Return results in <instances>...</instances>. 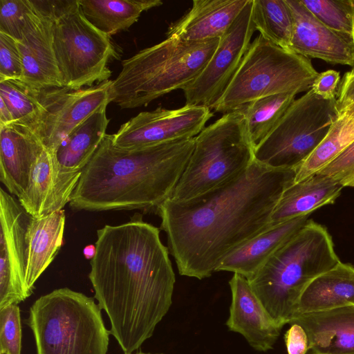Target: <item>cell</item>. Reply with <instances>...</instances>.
Here are the masks:
<instances>
[{
	"mask_svg": "<svg viewBox=\"0 0 354 354\" xmlns=\"http://www.w3.org/2000/svg\"><path fill=\"white\" fill-rule=\"evenodd\" d=\"M340 81L339 73L335 70H327L319 73L315 79L311 89L324 100H334L337 95V86Z\"/></svg>",
	"mask_w": 354,
	"mask_h": 354,
	"instance_id": "37",
	"label": "cell"
},
{
	"mask_svg": "<svg viewBox=\"0 0 354 354\" xmlns=\"http://www.w3.org/2000/svg\"><path fill=\"white\" fill-rule=\"evenodd\" d=\"M338 115L336 99L324 100L310 89L290 104L254 147V159L274 169H297L323 140Z\"/></svg>",
	"mask_w": 354,
	"mask_h": 354,
	"instance_id": "10",
	"label": "cell"
},
{
	"mask_svg": "<svg viewBox=\"0 0 354 354\" xmlns=\"http://www.w3.org/2000/svg\"><path fill=\"white\" fill-rule=\"evenodd\" d=\"M44 149L28 127L12 123L0 127V180L17 198L26 191L32 167Z\"/></svg>",
	"mask_w": 354,
	"mask_h": 354,
	"instance_id": "19",
	"label": "cell"
},
{
	"mask_svg": "<svg viewBox=\"0 0 354 354\" xmlns=\"http://www.w3.org/2000/svg\"><path fill=\"white\" fill-rule=\"evenodd\" d=\"M40 90L20 80L0 82V98L10 109L14 123L30 127L34 131L43 112Z\"/></svg>",
	"mask_w": 354,
	"mask_h": 354,
	"instance_id": "31",
	"label": "cell"
},
{
	"mask_svg": "<svg viewBox=\"0 0 354 354\" xmlns=\"http://www.w3.org/2000/svg\"><path fill=\"white\" fill-rule=\"evenodd\" d=\"M88 278L110 333L124 354L150 338L169 311L176 281L160 229L136 213L126 223L97 230Z\"/></svg>",
	"mask_w": 354,
	"mask_h": 354,
	"instance_id": "2",
	"label": "cell"
},
{
	"mask_svg": "<svg viewBox=\"0 0 354 354\" xmlns=\"http://www.w3.org/2000/svg\"><path fill=\"white\" fill-rule=\"evenodd\" d=\"M318 74L310 59L285 50L259 35L210 109L225 114L263 97L308 91Z\"/></svg>",
	"mask_w": 354,
	"mask_h": 354,
	"instance_id": "9",
	"label": "cell"
},
{
	"mask_svg": "<svg viewBox=\"0 0 354 354\" xmlns=\"http://www.w3.org/2000/svg\"><path fill=\"white\" fill-rule=\"evenodd\" d=\"M106 109L103 108L91 115L51 152L62 175L80 178L82 169L106 134L110 120Z\"/></svg>",
	"mask_w": 354,
	"mask_h": 354,
	"instance_id": "26",
	"label": "cell"
},
{
	"mask_svg": "<svg viewBox=\"0 0 354 354\" xmlns=\"http://www.w3.org/2000/svg\"><path fill=\"white\" fill-rule=\"evenodd\" d=\"M296 95L288 93L263 97L236 110L243 115L250 139L254 147L274 127L295 100Z\"/></svg>",
	"mask_w": 354,
	"mask_h": 354,
	"instance_id": "29",
	"label": "cell"
},
{
	"mask_svg": "<svg viewBox=\"0 0 354 354\" xmlns=\"http://www.w3.org/2000/svg\"><path fill=\"white\" fill-rule=\"evenodd\" d=\"M64 211L37 218L32 216L27 231L26 290L28 297L35 283L52 263L63 244Z\"/></svg>",
	"mask_w": 354,
	"mask_h": 354,
	"instance_id": "25",
	"label": "cell"
},
{
	"mask_svg": "<svg viewBox=\"0 0 354 354\" xmlns=\"http://www.w3.org/2000/svg\"><path fill=\"white\" fill-rule=\"evenodd\" d=\"M219 40L187 42L167 37L122 60L120 73L111 82L110 102L121 109H133L183 89L203 71Z\"/></svg>",
	"mask_w": 354,
	"mask_h": 354,
	"instance_id": "5",
	"label": "cell"
},
{
	"mask_svg": "<svg viewBox=\"0 0 354 354\" xmlns=\"http://www.w3.org/2000/svg\"><path fill=\"white\" fill-rule=\"evenodd\" d=\"M330 29L354 39V1L300 0Z\"/></svg>",
	"mask_w": 354,
	"mask_h": 354,
	"instance_id": "32",
	"label": "cell"
},
{
	"mask_svg": "<svg viewBox=\"0 0 354 354\" xmlns=\"http://www.w3.org/2000/svg\"><path fill=\"white\" fill-rule=\"evenodd\" d=\"M308 216L297 217L271 226L227 255L216 272H232L250 279L279 249L300 230L308 221Z\"/></svg>",
	"mask_w": 354,
	"mask_h": 354,
	"instance_id": "22",
	"label": "cell"
},
{
	"mask_svg": "<svg viewBox=\"0 0 354 354\" xmlns=\"http://www.w3.org/2000/svg\"><path fill=\"white\" fill-rule=\"evenodd\" d=\"M112 80L80 89L40 90L43 112L35 130L45 149L54 151L80 124L110 103Z\"/></svg>",
	"mask_w": 354,
	"mask_h": 354,
	"instance_id": "12",
	"label": "cell"
},
{
	"mask_svg": "<svg viewBox=\"0 0 354 354\" xmlns=\"http://www.w3.org/2000/svg\"><path fill=\"white\" fill-rule=\"evenodd\" d=\"M284 335L288 354H306L308 338L304 329L297 324H291Z\"/></svg>",
	"mask_w": 354,
	"mask_h": 354,
	"instance_id": "38",
	"label": "cell"
},
{
	"mask_svg": "<svg viewBox=\"0 0 354 354\" xmlns=\"http://www.w3.org/2000/svg\"><path fill=\"white\" fill-rule=\"evenodd\" d=\"M86 18L110 37L127 30L141 13L160 6V0H78Z\"/></svg>",
	"mask_w": 354,
	"mask_h": 354,
	"instance_id": "27",
	"label": "cell"
},
{
	"mask_svg": "<svg viewBox=\"0 0 354 354\" xmlns=\"http://www.w3.org/2000/svg\"><path fill=\"white\" fill-rule=\"evenodd\" d=\"M252 0H249L200 73L183 91L185 104L211 109L220 98L239 68L255 31Z\"/></svg>",
	"mask_w": 354,
	"mask_h": 354,
	"instance_id": "11",
	"label": "cell"
},
{
	"mask_svg": "<svg viewBox=\"0 0 354 354\" xmlns=\"http://www.w3.org/2000/svg\"><path fill=\"white\" fill-rule=\"evenodd\" d=\"M292 17L291 51L333 64L354 65V39L317 19L300 0H285Z\"/></svg>",
	"mask_w": 354,
	"mask_h": 354,
	"instance_id": "16",
	"label": "cell"
},
{
	"mask_svg": "<svg viewBox=\"0 0 354 354\" xmlns=\"http://www.w3.org/2000/svg\"><path fill=\"white\" fill-rule=\"evenodd\" d=\"M354 104V71L346 72L341 80L336 108L339 114L347 107Z\"/></svg>",
	"mask_w": 354,
	"mask_h": 354,
	"instance_id": "39",
	"label": "cell"
},
{
	"mask_svg": "<svg viewBox=\"0 0 354 354\" xmlns=\"http://www.w3.org/2000/svg\"><path fill=\"white\" fill-rule=\"evenodd\" d=\"M308 338V354H354V305L303 314L290 322Z\"/></svg>",
	"mask_w": 354,
	"mask_h": 354,
	"instance_id": "21",
	"label": "cell"
},
{
	"mask_svg": "<svg viewBox=\"0 0 354 354\" xmlns=\"http://www.w3.org/2000/svg\"><path fill=\"white\" fill-rule=\"evenodd\" d=\"M37 354H106L110 330L93 298L68 288L41 296L26 319Z\"/></svg>",
	"mask_w": 354,
	"mask_h": 354,
	"instance_id": "6",
	"label": "cell"
},
{
	"mask_svg": "<svg viewBox=\"0 0 354 354\" xmlns=\"http://www.w3.org/2000/svg\"><path fill=\"white\" fill-rule=\"evenodd\" d=\"M96 252L95 245L90 244L84 247L83 250V254L86 259L91 260Z\"/></svg>",
	"mask_w": 354,
	"mask_h": 354,
	"instance_id": "41",
	"label": "cell"
},
{
	"mask_svg": "<svg viewBox=\"0 0 354 354\" xmlns=\"http://www.w3.org/2000/svg\"><path fill=\"white\" fill-rule=\"evenodd\" d=\"M21 338L19 306L10 304L0 308L1 354H21Z\"/></svg>",
	"mask_w": 354,
	"mask_h": 354,
	"instance_id": "33",
	"label": "cell"
},
{
	"mask_svg": "<svg viewBox=\"0 0 354 354\" xmlns=\"http://www.w3.org/2000/svg\"><path fill=\"white\" fill-rule=\"evenodd\" d=\"M317 174L331 178L344 187H353L354 141L335 160L319 171Z\"/></svg>",
	"mask_w": 354,
	"mask_h": 354,
	"instance_id": "36",
	"label": "cell"
},
{
	"mask_svg": "<svg viewBox=\"0 0 354 354\" xmlns=\"http://www.w3.org/2000/svg\"><path fill=\"white\" fill-rule=\"evenodd\" d=\"M23 64L17 41L0 32V82L6 80H21Z\"/></svg>",
	"mask_w": 354,
	"mask_h": 354,
	"instance_id": "35",
	"label": "cell"
},
{
	"mask_svg": "<svg viewBox=\"0 0 354 354\" xmlns=\"http://www.w3.org/2000/svg\"><path fill=\"white\" fill-rule=\"evenodd\" d=\"M343 188L337 182L317 173L292 183L279 199L270 218V226L310 215L317 209L333 203Z\"/></svg>",
	"mask_w": 354,
	"mask_h": 354,
	"instance_id": "23",
	"label": "cell"
},
{
	"mask_svg": "<svg viewBox=\"0 0 354 354\" xmlns=\"http://www.w3.org/2000/svg\"><path fill=\"white\" fill-rule=\"evenodd\" d=\"M351 305H354V266L339 261L306 286L292 319L303 314Z\"/></svg>",
	"mask_w": 354,
	"mask_h": 354,
	"instance_id": "24",
	"label": "cell"
},
{
	"mask_svg": "<svg viewBox=\"0 0 354 354\" xmlns=\"http://www.w3.org/2000/svg\"><path fill=\"white\" fill-rule=\"evenodd\" d=\"M212 115L209 107L189 104L141 112L111 134L112 143L119 149H133L194 138Z\"/></svg>",
	"mask_w": 354,
	"mask_h": 354,
	"instance_id": "13",
	"label": "cell"
},
{
	"mask_svg": "<svg viewBox=\"0 0 354 354\" xmlns=\"http://www.w3.org/2000/svg\"><path fill=\"white\" fill-rule=\"evenodd\" d=\"M32 217L19 200L0 188V308L28 297L26 234Z\"/></svg>",
	"mask_w": 354,
	"mask_h": 354,
	"instance_id": "14",
	"label": "cell"
},
{
	"mask_svg": "<svg viewBox=\"0 0 354 354\" xmlns=\"http://www.w3.org/2000/svg\"><path fill=\"white\" fill-rule=\"evenodd\" d=\"M339 261L327 229L308 219L248 281L267 311L283 328L292 319L306 286Z\"/></svg>",
	"mask_w": 354,
	"mask_h": 354,
	"instance_id": "4",
	"label": "cell"
},
{
	"mask_svg": "<svg viewBox=\"0 0 354 354\" xmlns=\"http://www.w3.org/2000/svg\"><path fill=\"white\" fill-rule=\"evenodd\" d=\"M229 284L232 302L226 322L228 329L242 335L257 351L272 349L282 328L267 311L245 277L234 273Z\"/></svg>",
	"mask_w": 354,
	"mask_h": 354,
	"instance_id": "17",
	"label": "cell"
},
{
	"mask_svg": "<svg viewBox=\"0 0 354 354\" xmlns=\"http://www.w3.org/2000/svg\"><path fill=\"white\" fill-rule=\"evenodd\" d=\"M53 21V48L64 87L80 89L109 80L118 57L111 37L85 17L78 0H34Z\"/></svg>",
	"mask_w": 354,
	"mask_h": 354,
	"instance_id": "8",
	"label": "cell"
},
{
	"mask_svg": "<svg viewBox=\"0 0 354 354\" xmlns=\"http://www.w3.org/2000/svg\"><path fill=\"white\" fill-rule=\"evenodd\" d=\"M194 146L195 137L122 149L106 134L82 169L69 205L76 211L156 213L170 198Z\"/></svg>",
	"mask_w": 354,
	"mask_h": 354,
	"instance_id": "3",
	"label": "cell"
},
{
	"mask_svg": "<svg viewBox=\"0 0 354 354\" xmlns=\"http://www.w3.org/2000/svg\"><path fill=\"white\" fill-rule=\"evenodd\" d=\"M12 123L14 120L12 113L3 100L0 98V127Z\"/></svg>",
	"mask_w": 354,
	"mask_h": 354,
	"instance_id": "40",
	"label": "cell"
},
{
	"mask_svg": "<svg viewBox=\"0 0 354 354\" xmlns=\"http://www.w3.org/2000/svg\"><path fill=\"white\" fill-rule=\"evenodd\" d=\"M131 354H132V353H131ZM136 354H153V353L140 352V353H137ZM155 354H163V353H155Z\"/></svg>",
	"mask_w": 354,
	"mask_h": 354,
	"instance_id": "43",
	"label": "cell"
},
{
	"mask_svg": "<svg viewBox=\"0 0 354 354\" xmlns=\"http://www.w3.org/2000/svg\"><path fill=\"white\" fill-rule=\"evenodd\" d=\"M339 115H343L350 118H354V104L345 109Z\"/></svg>",
	"mask_w": 354,
	"mask_h": 354,
	"instance_id": "42",
	"label": "cell"
},
{
	"mask_svg": "<svg viewBox=\"0 0 354 354\" xmlns=\"http://www.w3.org/2000/svg\"><path fill=\"white\" fill-rule=\"evenodd\" d=\"M351 71H354V65H353V66L352 67Z\"/></svg>",
	"mask_w": 354,
	"mask_h": 354,
	"instance_id": "44",
	"label": "cell"
},
{
	"mask_svg": "<svg viewBox=\"0 0 354 354\" xmlns=\"http://www.w3.org/2000/svg\"><path fill=\"white\" fill-rule=\"evenodd\" d=\"M249 0H194L192 8L166 32L187 42L220 39L233 24Z\"/></svg>",
	"mask_w": 354,
	"mask_h": 354,
	"instance_id": "20",
	"label": "cell"
},
{
	"mask_svg": "<svg viewBox=\"0 0 354 354\" xmlns=\"http://www.w3.org/2000/svg\"><path fill=\"white\" fill-rule=\"evenodd\" d=\"M79 180L62 175L52 153L44 149L32 167L26 191L18 200L31 216L43 217L62 210L69 203Z\"/></svg>",
	"mask_w": 354,
	"mask_h": 354,
	"instance_id": "18",
	"label": "cell"
},
{
	"mask_svg": "<svg viewBox=\"0 0 354 354\" xmlns=\"http://www.w3.org/2000/svg\"><path fill=\"white\" fill-rule=\"evenodd\" d=\"M243 115H223L195 137L189 160L169 199L183 201L205 194L239 177L254 159Z\"/></svg>",
	"mask_w": 354,
	"mask_h": 354,
	"instance_id": "7",
	"label": "cell"
},
{
	"mask_svg": "<svg viewBox=\"0 0 354 354\" xmlns=\"http://www.w3.org/2000/svg\"><path fill=\"white\" fill-rule=\"evenodd\" d=\"M353 141L354 118L339 115L323 140L298 167L293 183L303 180L317 173L335 160Z\"/></svg>",
	"mask_w": 354,
	"mask_h": 354,
	"instance_id": "28",
	"label": "cell"
},
{
	"mask_svg": "<svg viewBox=\"0 0 354 354\" xmlns=\"http://www.w3.org/2000/svg\"><path fill=\"white\" fill-rule=\"evenodd\" d=\"M296 174L254 159L242 174L218 188L162 203L156 214L179 274L209 277L227 255L270 227L272 212Z\"/></svg>",
	"mask_w": 354,
	"mask_h": 354,
	"instance_id": "1",
	"label": "cell"
},
{
	"mask_svg": "<svg viewBox=\"0 0 354 354\" xmlns=\"http://www.w3.org/2000/svg\"><path fill=\"white\" fill-rule=\"evenodd\" d=\"M255 30L263 37L287 50H290L293 22L285 0H252Z\"/></svg>",
	"mask_w": 354,
	"mask_h": 354,
	"instance_id": "30",
	"label": "cell"
},
{
	"mask_svg": "<svg viewBox=\"0 0 354 354\" xmlns=\"http://www.w3.org/2000/svg\"><path fill=\"white\" fill-rule=\"evenodd\" d=\"M30 1L17 41L24 68L21 81L37 90L64 87L54 52L52 19Z\"/></svg>",
	"mask_w": 354,
	"mask_h": 354,
	"instance_id": "15",
	"label": "cell"
},
{
	"mask_svg": "<svg viewBox=\"0 0 354 354\" xmlns=\"http://www.w3.org/2000/svg\"><path fill=\"white\" fill-rule=\"evenodd\" d=\"M30 0H0V32L20 40Z\"/></svg>",
	"mask_w": 354,
	"mask_h": 354,
	"instance_id": "34",
	"label": "cell"
}]
</instances>
